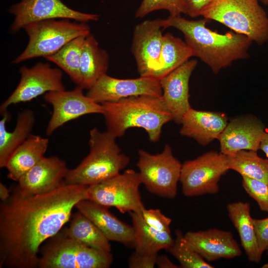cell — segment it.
<instances>
[{"instance_id": "obj_28", "label": "cell", "mask_w": 268, "mask_h": 268, "mask_svg": "<svg viewBox=\"0 0 268 268\" xmlns=\"http://www.w3.org/2000/svg\"><path fill=\"white\" fill-rule=\"evenodd\" d=\"M193 57L185 42L171 33L163 35L158 69L155 78L160 80Z\"/></svg>"}, {"instance_id": "obj_27", "label": "cell", "mask_w": 268, "mask_h": 268, "mask_svg": "<svg viewBox=\"0 0 268 268\" xmlns=\"http://www.w3.org/2000/svg\"><path fill=\"white\" fill-rule=\"evenodd\" d=\"M62 232L92 248L107 252L111 251L110 241L91 220L79 211L73 214L69 227Z\"/></svg>"}, {"instance_id": "obj_10", "label": "cell", "mask_w": 268, "mask_h": 268, "mask_svg": "<svg viewBox=\"0 0 268 268\" xmlns=\"http://www.w3.org/2000/svg\"><path fill=\"white\" fill-rule=\"evenodd\" d=\"M229 170L227 156L210 151L182 164L180 181L187 197L215 194L222 176Z\"/></svg>"}, {"instance_id": "obj_37", "label": "cell", "mask_w": 268, "mask_h": 268, "mask_svg": "<svg viewBox=\"0 0 268 268\" xmlns=\"http://www.w3.org/2000/svg\"><path fill=\"white\" fill-rule=\"evenodd\" d=\"M214 0H183V13L191 17L201 15Z\"/></svg>"}, {"instance_id": "obj_13", "label": "cell", "mask_w": 268, "mask_h": 268, "mask_svg": "<svg viewBox=\"0 0 268 268\" xmlns=\"http://www.w3.org/2000/svg\"><path fill=\"white\" fill-rule=\"evenodd\" d=\"M9 12L15 16L11 30L17 32L32 22L57 18L81 22L97 21L99 15L72 9L61 0H21L12 5Z\"/></svg>"}, {"instance_id": "obj_8", "label": "cell", "mask_w": 268, "mask_h": 268, "mask_svg": "<svg viewBox=\"0 0 268 268\" xmlns=\"http://www.w3.org/2000/svg\"><path fill=\"white\" fill-rule=\"evenodd\" d=\"M138 154L136 166L146 190L159 197L174 199L182 164L173 155L171 146L165 144L162 151L156 154L139 149Z\"/></svg>"}, {"instance_id": "obj_31", "label": "cell", "mask_w": 268, "mask_h": 268, "mask_svg": "<svg viewBox=\"0 0 268 268\" xmlns=\"http://www.w3.org/2000/svg\"><path fill=\"white\" fill-rule=\"evenodd\" d=\"M176 238L168 251L180 263L182 268H213L187 242L181 230L175 231Z\"/></svg>"}, {"instance_id": "obj_4", "label": "cell", "mask_w": 268, "mask_h": 268, "mask_svg": "<svg viewBox=\"0 0 268 268\" xmlns=\"http://www.w3.org/2000/svg\"><path fill=\"white\" fill-rule=\"evenodd\" d=\"M116 137L94 128L89 132V152L80 164L68 171L65 185L89 186L107 180L128 165L130 158L122 153Z\"/></svg>"}, {"instance_id": "obj_26", "label": "cell", "mask_w": 268, "mask_h": 268, "mask_svg": "<svg viewBox=\"0 0 268 268\" xmlns=\"http://www.w3.org/2000/svg\"><path fill=\"white\" fill-rule=\"evenodd\" d=\"M134 229L133 246L135 251L145 254H158L162 250H168L174 242L171 233L161 231L147 224L141 214L129 212Z\"/></svg>"}, {"instance_id": "obj_9", "label": "cell", "mask_w": 268, "mask_h": 268, "mask_svg": "<svg viewBox=\"0 0 268 268\" xmlns=\"http://www.w3.org/2000/svg\"><path fill=\"white\" fill-rule=\"evenodd\" d=\"M141 181L138 172L127 169L107 180L87 186V200L122 213L141 214L145 208L139 192Z\"/></svg>"}, {"instance_id": "obj_41", "label": "cell", "mask_w": 268, "mask_h": 268, "mask_svg": "<svg viewBox=\"0 0 268 268\" xmlns=\"http://www.w3.org/2000/svg\"><path fill=\"white\" fill-rule=\"evenodd\" d=\"M259 0L261 1L264 4H266V5L268 4V0Z\"/></svg>"}, {"instance_id": "obj_11", "label": "cell", "mask_w": 268, "mask_h": 268, "mask_svg": "<svg viewBox=\"0 0 268 268\" xmlns=\"http://www.w3.org/2000/svg\"><path fill=\"white\" fill-rule=\"evenodd\" d=\"M19 71V83L1 104V115L12 104L31 101L49 92L65 89L61 69L52 67L48 63H38L31 67L22 66Z\"/></svg>"}, {"instance_id": "obj_16", "label": "cell", "mask_w": 268, "mask_h": 268, "mask_svg": "<svg viewBox=\"0 0 268 268\" xmlns=\"http://www.w3.org/2000/svg\"><path fill=\"white\" fill-rule=\"evenodd\" d=\"M68 171L66 162L60 158L43 157L19 179L15 187L25 196L48 193L65 185Z\"/></svg>"}, {"instance_id": "obj_40", "label": "cell", "mask_w": 268, "mask_h": 268, "mask_svg": "<svg viewBox=\"0 0 268 268\" xmlns=\"http://www.w3.org/2000/svg\"><path fill=\"white\" fill-rule=\"evenodd\" d=\"M260 149L264 151L268 157V133L265 132L261 140Z\"/></svg>"}, {"instance_id": "obj_42", "label": "cell", "mask_w": 268, "mask_h": 268, "mask_svg": "<svg viewBox=\"0 0 268 268\" xmlns=\"http://www.w3.org/2000/svg\"><path fill=\"white\" fill-rule=\"evenodd\" d=\"M262 268H268V263H267V264H265V265H264L262 266Z\"/></svg>"}, {"instance_id": "obj_7", "label": "cell", "mask_w": 268, "mask_h": 268, "mask_svg": "<svg viewBox=\"0 0 268 268\" xmlns=\"http://www.w3.org/2000/svg\"><path fill=\"white\" fill-rule=\"evenodd\" d=\"M41 253L40 268H108L113 260L111 252L89 247L63 232L51 237Z\"/></svg>"}, {"instance_id": "obj_20", "label": "cell", "mask_w": 268, "mask_h": 268, "mask_svg": "<svg viewBox=\"0 0 268 268\" xmlns=\"http://www.w3.org/2000/svg\"><path fill=\"white\" fill-rule=\"evenodd\" d=\"M228 124L222 112L197 110L190 108L182 117L180 134L205 146L218 139Z\"/></svg>"}, {"instance_id": "obj_23", "label": "cell", "mask_w": 268, "mask_h": 268, "mask_svg": "<svg viewBox=\"0 0 268 268\" xmlns=\"http://www.w3.org/2000/svg\"><path fill=\"white\" fill-rule=\"evenodd\" d=\"M0 121V167H5L12 153L31 134L35 118L33 112L25 109L18 114L15 128L12 132L6 129L10 119L7 111L3 113Z\"/></svg>"}, {"instance_id": "obj_25", "label": "cell", "mask_w": 268, "mask_h": 268, "mask_svg": "<svg viewBox=\"0 0 268 268\" xmlns=\"http://www.w3.org/2000/svg\"><path fill=\"white\" fill-rule=\"evenodd\" d=\"M109 59L108 53L99 47L95 37L91 33L86 36L81 53L79 86L88 89L101 76L106 74Z\"/></svg>"}, {"instance_id": "obj_35", "label": "cell", "mask_w": 268, "mask_h": 268, "mask_svg": "<svg viewBox=\"0 0 268 268\" xmlns=\"http://www.w3.org/2000/svg\"><path fill=\"white\" fill-rule=\"evenodd\" d=\"M258 247L263 254L268 247V217L264 219L253 218Z\"/></svg>"}, {"instance_id": "obj_34", "label": "cell", "mask_w": 268, "mask_h": 268, "mask_svg": "<svg viewBox=\"0 0 268 268\" xmlns=\"http://www.w3.org/2000/svg\"><path fill=\"white\" fill-rule=\"evenodd\" d=\"M145 222L149 226L161 231L171 233V219L159 209L144 208L141 213Z\"/></svg>"}, {"instance_id": "obj_24", "label": "cell", "mask_w": 268, "mask_h": 268, "mask_svg": "<svg viewBox=\"0 0 268 268\" xmlns=\"http://www.w3.org/2000/svg\"><path fill=\"white\" fill-rule=\"evenodd\" d=\"M230 219L239 233L241 243L249 261L259 263L262 254L260 252L248 202L237 201L227 206Z\"/></svg>"}, {"instance_id": "obj_29", "label": "cell", "mask_w": 268, "mask_h": 268, "mask_svg": "<svg viewBox=\"0 0 268 268\" xmlns=\"http://www.w3.org/2000/svg\"><path fill=\"white\" fill-rule=\"evenodd\" d=\"M85 37L81 36L72 39L56 53L45 58L66 72L77 85L81 84V58Z\"/></svg>"}, {"instance_id": "obj_15", "label": "cell", "mask_w": 268, "mask_h": 268, "mask_svg": "<svg viewBox=\"0 0 268 268\" xmlns=\"http://www.w3.org/2000/svg\"><path fill=\"white\" fill-rule=\"evenodd\" d=\"M162 28L158 19L145 20L134 28L132 51L140 76L155 78L162 47Z\"/></svg>"}, {"instance_id": "obj_18", "label": "cell", "mask_w": 268, "mask_h": 268, "mask_svg": "<svg viewBox=\"0 0 268 268\" xmlns=\"http://www.w3.org/2000/svg\"><path fill=\"white\" fill-rule=\"evenodd\" d=\"M198 62L189 60L159 80L163 99L172 117L180 124L185 113L191 107L189 102V80Z\"/></svg>"}, {"instance_id": "obj_6", "label": "cell", "mask_w": 268, "mask_h": 268, "mask_svg": "<svg viewBox=\"0 0 268 268\" xmlns=\"http://www.w3.org/2000/svg\"><path fill=\"white\" fill-rule=\"evenodd\" d=\"M23 29L28 36V43L24 51L12 61L13 64L36 57L45 58L72 39L90 33V28L85 22H71L68 19L36 21L25 25Z\"/></svg>"}, {"instance_id": "obj_1", "label": "cell", "mask_w": 268, "mask_h": 268, "mask_svg": "<svg viewBox=\"0 0 268 268\" xmlns=\"http://www.w3.org/2000/svg\"><path fill=\"white\" fill-rule=\"evenodd\" d=\"M87 186L64 185L31 196L13 187L0 205V268L38 267L41 244L61 230L77 202L87 200Z\"/></svg>"}, {"instance_id": "obj_22", "label": "cell", "mask_w": 268, "mask_h": 268, "mask_svg": "<svg viewBox=\"0 0 268 268\" xmlns=\"http://www.w3.org/2000/svg\"><path fill=\"white\" fill-rule=\"evenodd\" d=\"M48 145V139L31 134L9 157L5 166L7 177L18 182L44 157Z\"/></svg>"}, {"instance_id": "obj_32", "label": "cell", "mask_w": 268, "mask_h": 268, "mask_svg": "<svg viewBox=\"0 0 268 268\" xmlns=\"http://www.w3.org/2000/svg\"><path fill=\"white\" fill-rule=\"evenodd\" d=\"M167 10L170 15L183 13V0H142L135 13V17L140 18L157 10Z\"/></svg>"}, {"instance_id": "obj_21", "label": "cell", "mask_w": 268, "mask_h": 268, "mask_svg": "<svg viewBox=\"0 0 268 268\" xmlns=\"http://www.w3.org/2000/svg\"><path fill=\"white\" fill-rule=\"evenodd\" d=\"M75 207L91 220L109 241L127 246L133 245V226L115 217L108 210V207L89 200L80 201L76 203Z\"/></svg>"}, {"instance_id": "obj_44", "label": "cell", "mask_w": 268, "mask_h": 268, "mask_svg": "<svg viewBox=\"0 0 268 268\" xmlns=\"http://www.w3.org/2000/svg\"></svg>"}, {"instance_id": "obj_12", "label": "cell", "mask_w": 268, "mask_h": 268, "mask_svg": "<svg viewBox=\"0 0 268 268\" xmlns=\"http://www.w3.org/2000/svg\"><path fill=\"white\" fill-rule=\"evenodd\" d=\"M81 86L77 85L71 90L49 92L45 94V101L51 105L53 113L46 134L51 135L66 123L83 115L103 113L101 104L97 103L83 93Z\"/></svg>"}, {"instance_id": "obj_30", "label": "cell", "mask_w": 268, "mask_h": 268, "mask_svg": "<svg viewBox=\"0 0 268 268\" xmlns=\"http://www.w3.org/2000/svg\"><path fill=\"white\" fill-rule=\"evenodd\" d=\"M227 159L229 169L238 172L241 176L263 181L268 185V160L259 157L257 151L240 150L228 155Z\"/></svg>"}, {"instance_id": "obj_39", "label": "cell", "mask_w": 268, "mask_h": 268, "mask_svg": "<svg viewBox=\"0 0 268 268\" xmlns=\"http://www.w3.org/2000/svg\"><path fill=\"white\" fill-rule=\"evenodd\" d=\"M10 196L9 190L1 182L0 183V198L1 201H6Z\"/></svg>"}, {"instance_id": "obj_3", "label": "cell", "mask_w": 268, "mask_h": 268, "mask_svg": "<svg viewBox=\"0 0 268 268\" xmlns=\"http://www.w3.org/2000/svg\"><path fill=\"white\" fill-rule=\"evenodd\" d=\"M107 131L116 138L131 128L144 130L152 142L160 138L163 126L172 120L162 97L140 95L101 103Z\"/></svg>"}, {"instance_id": "obj_5", "label": "cell", "mask_w": 268, "mask_h": 268, "mask_svg": "<svg viewBox=\"0 0 268 268\" xmlns=\"http://www.w3.org/2000/svg\"><path fill=\"white\" fill-rule=\"evenodd\" d=\"M259 0H214L203 18L219 22L259 45L268 41V15Z\"/></svg>"}, {"instance_id": "obj_38", "label": "cell", "mask_w": 268, "mask_h": 268, "mask_svg": "<svg viewBox=\"0 0 268 268\" xmlns=\"http://www.w3.org/2000/svg\"><path fill=\"white\" fill-rule=\"evenodd\" d=\"M156 266L159 268H178L180 267L173 263L166 255L157 256Z\"/></svg>"}, {"instance_id": "obj_33", "label": "cell", "mask_w": 268, "mask_h": 268, "mask_svg": "<svg viewBox=\"0 0 268 268\" xmlns=\"http://www.w3.org/2000/svg\"><path fill=\"white\" fill-rule=\"evenodd\" d=\"M242 177V184L245 191L256 201L261 210L268 212V185L246 176Z\"/></svg>"}, {"instance_id": "obj_43", "label": "cell", "mask_w": 268, "mask_h": 268, "mask_svg": "<svg viewBox=\"0 0 268 268\" xmlns=\"http://www.w3.org/2000/svg\"><path fill=\"white\" fill-rule=\"evenodd\" d=\"M266 251H267V254L268 255V248L267 249Z\"/></svg>"}, {"instance_id": "obj_17", "label": "cell", "mask_w": 268, "mask_h": 268, "mask_svg": "<svg viewBox=\"0 0 268 268\" xmlns=\"http://www.w3.org/2000/svg\"><path fill=\"white\" fill-rule=\"evenodd\" d=\"M263 123L254 116L248 115L231 119L218 139L220 152L231 155L243 150L257 151L265 133Z\"/></svg>"}, {"instance_id": "obj_36", "label": "cell", "mask_w": 268, "mask_h": 268, "mask_svg": "<svg viewBox=\"0 0 268 268\" xmlns=\"http://www.w3.org/2000/svg\"><path fill=\"white\" fill-rule=\"evenodd\" d=\"M157 256L158 254H145L134 251L129 258V268H153L156 266Z\"/></svg>"}, {"instance_id": "obj_2", "label": "cell", "mask_w": 268, "mask_h": 268, "mask_svg": "<svg viewBox=\"0 0 268 268\" xmlns=\"http://www.w3.org/2000/svg\"><path fill=\"white\" fill-rule=\"evenodd\" d=\"M209 20L205 18L191 20L179 15L160 19V22L163 29L172 27L182 32L193 56L198 57L217 74L234 61L248 58L253 41L234 31L221 34L212 31L206 26Z\"/></svg>"}, {"instance_id": "obj_19", "label": "cell", "mask_w": 268, "mask_h": 268, "mask_svg": "<svg viewBox=\"0 0 268 268\" xmlns=\"http://www.w3.org/2000/svg\"><path fill=\"white\" fill-rule=\"evenodd\" d=\"M184 238L194 250L208 261L232 259L242 254L230 231L218 229L188 231L184 234Z\"/></svg>"}, {"instance_id": "obj_14", "label": "cell", "mask_w": 268, "mask_h": 268, "mask_svg": "<svg viewBox=\"0 0 268 268\" xmlns=\"http://www.w3.org/2000/svg\"><path fill=\"white\" fill-rule=\"evenodd\" d=\"M95 102L101 104L140 95L161 97L162 90L159 79L140 76L132 79H120L105 74L88 89L86 94Z\"/></svg>"}]
</instances>
